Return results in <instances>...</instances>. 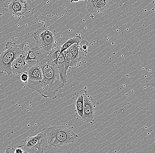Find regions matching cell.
I'll list each match as a JSON object with an SVG mask.
<instances>
[{
	"label": "cell",
	"instance_id": "5b68a950",
	"mask_svg": "<svg viewBox=\"0 0 155 153\" xmlns=\"http://www.w3.org/2000/svg\"><path fill=\"white\" fill-rule=\"evenodd\" d=\"M7 10L17 20L26 19L34 14L35 5L32 0H8Z\"/></svg>",
	"mask_w": 155,
	"mask_h": 153
},
{
	"label": "cell",
	"instance_id": "7c38bea8",
	"mask_svg": "<svg viewBox=\"0 0 155 153\" xmlns=\"http://www.w3.org/2000/svg\"><path fill=\"white\" fill-rule=\"evenodd\" d=\"M78 44L75 43L73 44L68 49V50L71 54L72 57L70 63V67L76 66L82 60L83 56L85 55L79 49Z\"/></svg>",
	"mask_w": 155,
	"mask_h": 153
},
{
	"label": "cell",
	"instance_id": "3957f363",
	"mask_svg": "<svg viewBox=\"0 0 155 153\" xmlns=\"http://www.w3.org/2000/svg\"><path fill=\"white\" fill-rule=\"evenodd\" d=\"M35 47L46 53H50L56 45V32L53 26L45 25L34 33Z\"/></svg>",
	"mask_w": 155,
	"mask_h": 153
},
{
	"label": "cell",
	"instance_id": "52a82bcc",
	"mask_svg": "<svg viewBox=\"0 0 155 153\" xmlns=\"http://www.w3.org/2000/svg\"><path fill=\"white\" fill-rule=\"evenodd\" d=\"M29 79L27 85L30 88L38 92L42 84L43 73L41 68L38 64L29 67L27 69Z\"/></svg>",
	"mask_w": 155,
	"mask_h": 153
},
{
	"label": "cell",
	"instance_id": "2e32d148",
	"mask_svg": "<svg viewBox=\"0 0 155 153\" xmlns=\"http://www.w3.org/2000/svg\"><path fill=\"white\" fill-rule=\"evenodd\" d=\"M79 49L80 50L83 52L84 54H86L87 53V49L89 46V42L87 40H83L80 41V42L78 44Z\"/></svg>",
	"mask_w": 155,
	"mask_h": 153
},
{
	"label": "cell",
	"instance_id": "9c48e42d",
	"mask_svg": "<svg viewBox=\"0 0 155 153\" xmlns=\"http://www.w3.org/2000/svg\"><path fill=\"white\" fill-rule=\"evenodd\" d=\"M87 92L85 90H81L76 92L73 97L75 105V116L78 119L83 121V102L84 96Z\"/></svg>",
	"mask_w": 155,
	"mask_h": 153
},
{
	"label": "cell",
	"instance_id": "5bb4252c",
	"mask_svg": "<svg viewBox=\"0 0 155 153\" xmlns=\"http://www.w3.org/2000/svg\"><path fill=\"white\" fill-rule=\"evenodd\" d=\"M146 84L150 89L149 96L155 98V72L147 77Z\"/></svg>",
	"mask_w": 155,
	"mask_h": 153
},
{
	"label": "cell",
	"instance_id": "8992f818",
	"mask_svg": "<svg viewBox=\"0 0 155 153\" xmlns=\"http://www.w3.org/2000/svg\"><path fill=\"white\" fill-rule=\"evenodd\" d=\"M24 144L17 146L24 153H42L49 147L46 135L43 131L34 136H29L23 140Z\"/></svg>",
	"mask_w": 155,
	"mask_h": 153
},
{
	"label": "cell",
	"instance_id": "4fadbf2b",
	"mask_svg": "<svg viewBox=\"0 0 155 153\" xmlns=\"http://www.w3.org/2000/svg\"><path fill=\"white\" fill-rule=\"evenodd\" d=\"M64 58V53L60 54L57 58V65L61 79L63 83L65 84L67 81L68 76L67 72L68 70L66 68L65 65Z\"/></svg>",
	"mask_w": 155,
	"mask_h": 153
},
{
	"label": "cell",
	"instance_id": "e0dca14e",
	"mask_svg": "<svg viewBox=\"0 0 155 153\" xmlns=\"http://www.w3.org/2000/svg\"><path fill=\"white\" fill-rule=\"evenodd\" d=\"M20 79L21 82L27 85L28 81L29 76L28 72L26 71L20 74Z\"/></svg>",
	"mask_w": 155,
	"mask_h": 153
},
{
	"label": "cell",
	"instance_id": "30bf717a",
	"mask_svg": "<svg viewBox=\"0 0 155 153\" xmlns=\"http://www.w3.org/2000/svg\"><path fill=\"white\" fill-rule=\"evenodd\" d=\"M26 58L25 53L19 55L14 60L12 64V73L18 75L27 71L29 67L26 62Z\"/></svg>",
	"mask_w": 155,
	"mask_h": 153
},
{
	"label": "cell",
	"instance_id": "ffe728a7",
	"mask_svg": "<svg viewBox=\"0 0 155 153\" xmlns=\"http://www.w3.org/2000/svg\"><path fill=\"white\" fill-rule=\"evenodd\" d=\"M99 1H101V2H104L107 3V4L109 5H111V3L113 2V0H99Z\"/></svg>",
	"mask_w": 155,
	"mask_h": 153
},
{
	"label": "cell",
	"instance_id": "8fae6325",
	"mask_svg": "<svg viewBox=\"0 0 155 153\" xmlns=\"http://www.w3.org/2000/svg\"><path fill=\"white\" fill-rule=\"evenodd\" d=\"M87 10L90 13H99L110 7V5L105 2L99 0H87Z\"/></svg>",
	"mask_w": 155,
	"mask_h": 153
},
{
	"label": "cell",
	"instance_id": "9a60e30c",
	"mask_svg": "<svg viewBox=\"0 0 155 153\" xmlns=\"http://www.w3.org/2000/svg\"><path fill=\"white\" fill-rule=\"evenodd\" d=\"M81 40V37L80 36H77L75 37L71 38L68 40L66 42H65L63 45L60 46L61 47V53H63L65 50H67L68 49L70 46L73 45L75 44V43H78L80 42Z\"/></svg>",
	"mask_w": 155,
	"mask_h": 153
},
{
	"label": "cell",
	"instance_id": "7a4b0ae2",
	"mask_svg": "<svg viewBox=\"0 0 155 153\" xmlns=\"http://www.w3.org/2000/svg\"><path fill=\"white\" fill-rule=\"evenodd\" d=\"M50 147L60 148L73 143L78 137L74 131L63 126H54L42 130Z\"/></svg>",
	"mask_w": 155,
	"mask_h": 153
},
{
	"label": "cell",
	"instance_id": "6da1fadb",
	"mask_svg": "<svg viewBox=\"0 0 155 153\" xmlns=\"http://www.w3.org/2000/svg\"><path fill=\"white\" fill-rule=\"evenodd\" d=\"M30 50L35 57L43 73V82L38 92L45 98H57V93L60 91L65 85L60 77L57 66V59L53 61L50 53H45L35 46Z\"/></svg>",
	"mask_w": 155,
	"mask_h": 153
},
{
	"label": "cell",
	"instance_id": "7402d4cb",
	"mask_svg": "<svg viewBox=\"0 0 155 153\" xmlns=\"http://www.w3.org/2000/svg\"><path fill=\"white\" fill-rule=\"evenodd\" d=\"M79 1H85V0H79Z\"/></svg>",
	"mask_w": 155,
	"mask_h": 153
},
{
	"label": "cell",
	"instance_id": "44dd1931",
	"mask_svg": "<svg viewBox=\"0 0 155 153\" xmlns=\"http://www.w3.org/2000/svg\"><path fill=\"white\" fill-rule=\"evenodd\" d=\"M79 0H71V2H79Z\"/></svg>",
	"mask_w": 155,
	"mask_h": 153
},
{
	"label": "cell",
	"instance_id": "ba28073f",
	"mask_svg": "<svg viewBox=\"0 0 155 153\" xmlns=\"http://www.w3.org/2000/svg\"><path fill=\"white\" fill-rule=\"evenodd\" d=\"M96 101L93 97L86 93L83 102V121L86 123H93L96 109Z\"/></svg>",
	"mask_w": 155,
	"mask_h": 153
},
{
	"label": "cell",
	"instance_id": "d6986e66",
	"mask_svg": "<svg viewBox=\"0 0 155 153\" xmlns=\"http://www.w3.org/2000/svg\"><path fill=\"white\" fill-rule=\"evenodd\" d=\"M24 150L20 148L17 147L16 149H15V153H24Z\"/></svg>",
	"mask_w": 155,
	"mask_h": 153
},
{
	"label": "cell",
	"instance_id": "277c9868",
	"mask_svg": "<svg viewBox=\"0 0 155 153\" xmlns=\"http://www.w3.org/2000/svg\"><path fill=\"white\" fill-rule=\"evenodd\" d=\"M24 46V43L17 45L11 41L7 43L5 50L0 53V74L4 72L8 75L12 74V62L19 55L25 53Z\"/></svg>",
	"mask_w": 155,
	"mask_h": 153
},
{
	"label": "cell",
	"instance_id": "ac0fdd59",
	"mask_svg": "<svg viewBox=\"0 0 155 153\" xmlns=\"http://www.w3.org/2000/svg\"><path fill=\"white\" fill-rule=\"evenodd\" d=\"M5 153H15V149L13 148H7L5 151Z\"/></svg>",
	"mask_w": 155,
	"mask_h": 153
}]
</instances>
